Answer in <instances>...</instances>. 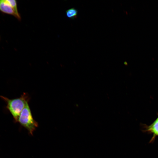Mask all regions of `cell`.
<instances>
[{"mask_svg":"<svg viewBox=\"0 0 158 158\" xmlns=\"http://www.w3.org/2000/svg\"><path fill=\"white\" fill-rule=\"evenodd\" d=\"M8 1L13 9L16 16V18L20 21L21 17L18 11L17 1L15 0H8Z\"/></svg>","mask_w":158,"mask_h":158,"instance_id":"6","label":"cell"},{"mask_svg":"<svg viewBox=\"0 0 158 158\" xmlns=\"http://www.w3.org/2000/svg\"><path fill=\"white\" fill-rule=\"evenodd\" d=\"M66 16L68 18L72 19L76 18L78 14V10L74 8H70L66 11Z\"/></svg>","mask_w":158,"mask_h":158,"instance_id":"5","label":"cell"},{"mask_svg":"<svg viewBox=\"0 0 158 158\" xmlns=\"http://www.w3.org/2000/svg\"><path fill=\"white\" fill-rule=\"evenodd\" d=\"M0 12L13 16L16 18L13 9L8 0H0Z\"/></svg>","mask_w":158,"mask_h":158,"instance_id":"4","label":"cell"},{"mask_svg":"<svg viewBox=\"0 0 158 158\" xmlns=\"http://www.w3.org/2000/svg\"><path fill=\"white\" fill-rule=\"evenodd\" d=\"M0 97L6 103V108L15 121H18L21 113L28 102L29 97L28 95L24 93L20 97L13 99H9L2 96Z\"/></svg>","mask_w":158,"mask_h":158,"instance_id":"1","label":"cell"},{"mask_svg":"<svg viewBox=\"0 0 158 158\" xmlns=\"http://www.w3.org/2000/svg\"><path fill=\"white\" fill-rule=\"evenodd\" d=\"M28 103L21 113L18 121L25 128L31 135H32L38 124L33 117Z\"/></svg>","mask_w":158,"mask_h":158,"instance_id":"2","label":"cell"},{"mask_svg":"<svg viewBox=\"0 0 158 158\" xmlns=\"http://www.w3.org/2000/svg\"><path fill=\"white\" fill-rule=\"evenodd\" d=\"M144 131L152 135L150 142H153L157 136H158V116L151 124L143 126Z\"/></svg>","mask_w":158,"mask_h":158,"instance_id":"3","label":"cell"},{"mask_svg":"<svg viewBox=\"0 0 158 158\" xmlns=\"http://www.w3.org/2000/svg\"><path fill=\"white\" fill-rule=\"evenodd\" d=\"M0 39H1V37H0Z\"/></svg>","mask_w":158,"mask_h":158,"instance_id":"7","label":"cell"}]
</instances>
